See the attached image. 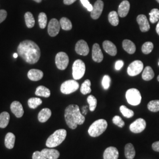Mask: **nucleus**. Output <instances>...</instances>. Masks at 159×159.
Masks as SVG:
<instances>
[{
  "label": "nucleus",
  "instance_id": "obj_1",
  "mask_svg": "<svg viewBox=\"0 0 159 159\" xmlns=\"http://www.w3.org/2000/svg\"><path fill=\"white\" fill-rule=\"evenodd\" d=\"M18 56L26 63L33 64L37 63L40 59L41 51L38 45L31 40H25L18 46Z\"/></svg>",
  "mask_w": 159,
  "mask_h": 159
},
{
  "label": "nucleus",
  "instance_id": "obj_2",
  "mask_svg": "<svg viewBox=\"0 0 159 159\" xmlns=\"http://www.w3.org/2000/svg\"><path fill=\"white\" fill-rule=\"evenodd\" d=\"M65 120L67 125L71 129H75L77 125H81L85 121V117L81 113L77 105L71 104L65 110Z\"/></svg>",
  "mask_w": 159,
  "mask_h": 159
},
{
  "label": "nucleus",
  "instance_id": "obj_3",
  "mask_svg": "<svg viewBox=\"0 0 159 159\" xmlns=\"http://www.w3.org/2000/svg\"><path fill=\"white\" fill-rule=\"evenodd\" d=\"M66 136L67 131L66 130H57L48 138L46 142V146L49 148H56L63 142Z\"/></svg>",
  "mask_w": 159,
  "mask_h": 159
},
{
  "label": "nucleus",
  "instance_id": "obj_4",
  "mask_svg": "<svg viewBox=\"0 0 159 159\" xmlns=\"http://www.w3.org/2000/svg\"><path fill=\"white\" fill-rule=\"evenodd\" d=\"M107 122L106 120H97L90 126L88 130L89 134L93 137L99 136L107 129Z\"/></svg>",
  "mask_w": 159,
  "mask_h": 159
},
{
  "label": "nucleus",
  "instance_id": "obj_5",
  "mask_svg": "<svg viewBox=\"0 0 159 159\" xmlns=\"http://www.w3.org/2000/svg\"><path fill=\"white\" fill-rule=\"evenodd\" d=\"M125 97L127 102L132 106H138L140 104L142 96L136 89H130L126 91Z\"/></svg>",
  "mask_w": 159,
  "mask_h": 159
},
{
  "label": "nucleus",
  "instance_id": "obj_6",
  "mask_svg": "<svg viewBox=\"0 0 159 159\" xmlns=\"http://www.w3.org/2000/svg\"><path fill=\"white\" fill-rule=\"evenodd\" d=\"M85 66L81 60H77L73 65V77L75 80L81 79L85 74Z\"/></svg>",
  "mask_w": 159,
  "mask_h": 159
},
{
  "label": "nucleus",
  "instance_id": "obj_7",
  "mask_svg": "<svg viewBox=\"0 0 159 159\" xmlns=\"http://www.w3.org/2000/svg\"><path fill=\"white\" fill-rule=\"evenodd\" d=\"M79 88V84L75 80L66 81L61 85L60 90L64 94H69L77 91Z\"/></svg>",
  "mask_w": 159,
  "mask_h": 159
},
{
  "label": "nucleus",
  "instance_id": "obj_8",
  "mask_svg": "<svg viewBox=\"0 0 159 159\" xmlns=\"http://www.w3.org/2000/svg\"><path fill=\"white\" fill-rule=\"evenodd\" d=\"M56 64L57 68L61 70H64L67 67L69 63L68 55L64 52L57 53L56 56Z\"/></svg>",
  "mask_w": 159,
  "mask_h": 159
},
{
  "label": "nucleus",
  "instance_id": "obj_9",
  "mask_svg": "<svg viewBox=\"0 0 159 159\" xmlns=\"http://www.w3.org/2000/svg\"><path fill=\"white\" fill-rule=\"evenodd\" d=\"M143 63L140 60H136L131 63L127 68V73L130 76H136L143 70Z\"/></svg>",
  "mask_w": 159,
  "mask_h": 159
},
{
  "label": "nucleus",
  "instance_id": "obj_10",
  "mask_svg": "<svg viewBox=\"0 0 159 159\" xmlns=\"http://www.w3.org/2000/svg\"><path fill=\"white\" fill-rule=\"evenodd\" d=\"M146 122L142 118L138 119L130 125V130L134 133H140L146 129Z\"/></svg>",
  "mask_w": 159,
  "mask_h": 159
},
{
  "label": "nucleus",
  "instance_id": "obj_11",
  "mask_svg": "<svg viewBox=\"0 0 159 159\" xmlns=\"http://www.w3.org/2000/svg\"><path fill=\"white\" fill-rule=\"evenodd\" d=\"M60 24L57 19H51L48 25V33L51 37H56L59 33L60 30Z\"/></svg>",
  "mask_w": 159,
  "mask_h": 159
},
{
  "label": "nucleus",
  "instance_id": "obj_12",
  "mask_svg": "<svg viewBox=\"0 0 159 159\" xmlns=\"http://www.w3.org/2000/svg\"><path fill=\"white\" fill-rule=\"evenodd\" d=\"M75 50L76 52L81 56H87L89 52V47L84 40H80L76 43Z\"/></svg>",
  "mask_w": 159,
  "mask_h": 159
},
{
  "label": "nucleus",
  "instance_id": "obj_13",
  "mask_svg": "<svg viewBox=\"0 0 159 159\" xmlns=\"http://www.w3.org/2000/svg\"><path fill=\"white\" fill-rule=\"evenodd\" d=\"M104 8V3L102 0H97L93 6L91 11V17L94 20H97L100 17Z\"/></svg>",
  "mask_w": 159,
  "mask_h": 159
},
{
  "label": "nucleus",
  "instance_id": "obj_14",
  "mask_svg": "<svg viewBox=\"0 0 159 159\" xmlns=\"http://www.w3.org/2000/svg\"><path fill=\"white\" fill-rule=\"evenodd\" d=\"M92 58L93 60L96 63H100L103 60V54L100 49V46L96 43L93 46L92 50Z\"/></svg>",
  "mask_w": 159,
  "mask_h": 159
},
{
  "label": "nucleus",
  "instance_id": "obj_15",
  "mask_svg": "<svg viewBox=\"0 0 159 159\" xmlns=\"http://www.w3.org/2000/svg\"><path fill=\"white\" fill-rule=\"evenodd\" d=\"M137 21L140 26V29L142 32H147L150 28L148 18L144 15H139L137 17Z\"/></svg>",
  "mask_w": 159,
  "mask_h": 159
},
{
  "label": "nucleus",
  "instance_id": "obj_16",
  "mask_svg": "<svg viewBox=\"0 0 159 159\" xmlns=\"http://www.w3.org/2000/svg\"><path fill=\"white\" fill-rule=\"evenodd\" d=\"M10 108L12 113L14 114L17 118L21 117L24 114V109L22 104L17 101H14L12 102Z\"/></svg>",
  "mask_w": 159,
  "mask_h": 159
},
{
  "label": "nucleus",
  "instance_id": "obj_17",
  "mask_svg": "<svg viewBox=\"0 0 159 159\" xmlns=\"http://www.w3.org/2000/svg\"><path fill=\"white\" fill-rule=\"evenodd\" d=\"M119 156V153L117 148L109 147L105 150L103 158L104 159H118Z\"/></svg>",
  "mask_w": 159,
  "mask_h": 159
},
{
  "label": "nucleus",
  "instance_id": "obj_18",
  "mask_svg": "<svg viewBox=\"0 0 159 159\" xmlns=\"http://www.w3.org/2000/svg\"><path fill=\"white\" fill-rule=\"evenodd\" d=\"M102 47L105 51L111 56H115L117 54V50L116 46L111 41L106 40L102 43Z\"/></svg>",
  "mask_w": 159,
  "mask_h": 159
},
{
  "label": "nucleus",
  "instance_id": "obj_19",
  "mask_svg": "<svg viewBox=\"0 0 159 159\" xmlns=\"http://www.w3.org/2000/svg\"><path fill=\"white\" fill-rule=\"evenodd\" d=\"M130 3L128 1H123L121 2L118 8V14L120 17H125L130 10Z\"/></svg>",
  "mask_w": 159,
  "mask_h": 159
},
{
  "label": "nucleus",
  "instance_id": "obj_20",
  "mask_svg": "<svg viewBox=\"0 0 159 159\" xmlns=\"http://www.w3.org/2000/svg\"><path fill=\"white\" fill-rule=\"evenodd\" d=\"M41 152L47 159H57L60 156V152L53 148H44Z\"/></svg>",
  "mask_w": 159,
  "mask_h": 159
},
{
  "label": "nucleus",
  "instance_id": "obj_21",
  "mask_svg": "<svg viewBox=\"0 0 159 159\" xmlns=\"http://www.w3.org/2000/svg\"><path fill=\"white\" fill-rule=\"evenodd\" d=\"M43 72L40 70L31 69L28 72V77L31 81H39L43 77Z\"/></svg>",
  "mask_w": 159,
  "mask_h": 159
},
{
  "label": "nucleus",
  "instance_id": "obj_22",
  "mask_svg": "<svg viewBox=\"0 0 159 159\" xmlns=\"http://www.w3.org/2000/svg\"><path fill=\"white\" fill-rule=\"evenodd\" d=\"M51 111L50 109L44 108L42 109L38 115V119L41 123H45L50 118Z\"/></svg>",
  "mask_w": 159,
  "mask_h": 159
},
{
  "label": "nucleus",
  "instance_id": "obj_23",
  "mask_svg": "<svg viewBox=\"0 0 159 159\" xmlns=\"http://www.w3.org/2000/svg\"><path fill=\"white\" fill-rule=\"evenodd\" d=\"M123 47L124 50L130 54H134L136 50L134 43L129 40H125L123 41Z\"/></svg>",
  "mask_w": 159,
  "mask_h": 159
},
{
  "label": "nucleus",
  "instance_id": "obj_24",
  "mask_svg": "<svg viewBox=\"0 0 159 159\" xmlns=\"http://www.w3.org/2000/svg\"><path fill=\"white\" fill-rule=\"evenodd\" d=\"M15 140H16L15 135L12 133H8L6 134L5 140H4L6 148L8 149L13 148L14 147Z\"/></svg>",
  "mask_w": 159,
  "mask_h": 159
},
{
  "label": "nucleus",
  "instance_id": "obj_25",
  "mask_svg": "<svg viewBox=\"0 0 159 159\" xmlns=\"http://www.w3.org/2000/svg\"><path fill=\"white\" fill-rule=\"evenodd\" d=\"M125 157L127 159H133L136 155V151L131 143H128L125 148Z\"/></svg>",
  "mask_w": 159,
  "mask_h": 159
},
{
  "label": "nucleus",
  "instance_id": "obj_26",
  "mask_svg": "<svg viewBox=\"0 0 159 159\" xmlns=\"http://www.w3.org/2000/svg\"><path fill=\"white\" fill-rule=\"evenodd\" d=\"M50 90L43 85L39 86L35 91V95L37 96L44 97L47 98L50 96Z\"/></svg>",
  "mask_w": 159,
  "mask_h": 159
},
{
  "label": "nucleus",
  "instance_id": "obj_27",
  "mask_svg": "<svg viewBox=\"0 0 159 159\" xmlns=\"http://www.w3.org/2000/svg\"><path fill=\"white\" fill-rule=\"evenodd\" d=\"M10 119V116L8 112L4 111L0 114V128H6L9 123Z\"/></svg>",
  "mask_w": 159,
  "mask_h": 159
},
{
  "label": "nucleus",
  "instance_id": "obj_28",
  "mask_svg": "<svg viewBox=\"0 0 159 159\" xmlns=\"http://www.w3.org/2000/svg\"><path fill=\"white\" fill-rule=\"evenodd\" d=\"M154 77L153 70L150 66H147L144 69L142 73L143 79L145 81H150Z\"/></svg>",
  "mask_w": 159,
  "mask_h": 159
},
{
  "label": "nucleus",
  "instance_id": "obj_29",
  "mask_svg": "<svg viewBox=\"0 0 159 159\" xmlns=\"http://www.w3.org/2000/svg\"><path fill=\"white\" fill-rule=\"evenodd\" d=\"M24 18L27 27L29 29L33 28L35 24V20L32 13L30 12H27L24 15Z\"/></svg>",
  "mask_w": 159,
  "mask_h": 159
},
{
  "label": "nucleus",
  "instance_id": "obj_30",
  "mask_svg": "<svg viewBox=\"0 0 159 159\" xmlns=\"http://www.w3.org/2000/svg\"><path fill=\"white\" fill-rule=\"evenodd\" d=\"M108 21L112 25L117 26L119 23L118 13L114 11L110 12L108 14Z\"/></svg>",
  "mask_w": 159,
  "mask_h": 159
},
{
  "label": "nucleus",
  "instance_id": "obj_31",
  "mask_svg": "<svg viewBox=\"0 0 159 159\" xmlns=\"http://www.w3.org/2000/svg\"><path fill=\"white\" fill-rule=\"evenodd\" d=\"M60 26L64 30L69 31L72 29V23L71 21L66 17H63L60 20Z\"/></svg>",
  "mask_w": 159,
  "mask_h": 159
},
{
  "label": "nucleus",
  "instance_id": "obj_32",
  "mask_svg": "<svg viewBox=\"0 0 159 159\" xmlns=\"http://www.w3.org/2000/svg\"><path fill=\"white\" fill-rule=\"evenodd\" d=\"M80 91L84 95L91 93V81H90V80H86L84 81V82L82 84V85L81 86Z\"/></svg>",
  "mask_w": 159,
  "mask_h": 159
},
{
  "label": "nucleus",
  "instance_id": "obj_33",
  "mask_svg": "<svg viewBox=\"0 0 159 159\" xmlns=\"http://www.w3.org/2000/svg\"><path fill=\"white\" fill-rule=\"evenodd\" d=\"M42 102H43L40 98H37V97L30 98L28 100L29 107L33 109L37 108L39 106H40L42 104Z\"/></svg>",
  "mask_w": 159,
  "mask_h": 159
},
{
  "label": "nucleus",
  "instance_id": "obj_34",
  "mask_svg": "<svg viewBox=\"0 0 159 159\" xmlns=\"http://www.w3.org/2000/svg\"><path fill=\"white\" fill-rule=\"evenodd\" d=\"M150 21L153 24L157 23L159 20V10L157 8H154L149 13Z\"/></svg>",
  "mask_w": 159,
  "mask_h": 159
},
{
  "label": "nucleus",
  "instance_id": "obj_35",
  "mask_svg": "<svg viewBox=\"0 0 159 159\" xmlns=\"http://www.w3.org/2000/svg\"><path fill=\"white\" fill-rule=\"evenodd\" d=\"M87 102L89 104V109L91 111H94L96 108L97 100L96 98L93 95H90L87 97Z\"/></svg>",
  "mask_w": 159,
  "mask_h": 159
},
{
  "label": "nucleus",
  "instance_id": "obj_36",
  "mask_svg": "<svg viewBox=\"0 0 159 159\" xmlns=\"http://www.w3.org/2000/svg\"><path fill=\"white\" fill-rule=\"evenodd\" d=\"M148 108L152 112H157L159 111V100H152L148 102Z\"/></svg>",
  "mask_w": 159,
  "mask_h": 159
},
{
  "label": "nucleus",
  "instance_id": "obj_37",
  "mask_svg": "<svg viewBox=\"0 0 159 159\" xmlns=\"http://www.w3.org/2000/svg\"><path fill=\"white\" fill-rule=\"evenodd\" d=\"M39 23L41 29H44L46 28L47 23V17L44 12H41L39 16Z\"/></svg>",
  "mask_w": 159,
  "mask_h": 159
},
{
  "label": "nucleus",
  "instance_id": "obj_38",
  "mask_svg": "<svg viewBox=\"0 0 159 159\" xmlns=\"http://www.w3.org/2000/svg\"><path fill=\"white\" fill-rule=\"evenodd\" d=\"M120 110L121 114L127 118H131L134 116V111L126 107L125 106H121L120 107Z\"/></svg>",
  "mask_w": 159,
  "mask_h": 159
},
{
  "label": "nucleus",
  "instance_id": "obj_39",
  "mask_svg": "<svg viewBox=\"0 0 159 159\" xmlns=\"http://www.w3.org/2000/svg\"><path fill=\"white\" fill-rule=\"evenodd\" d=\"M153 44L152 42L145 43L142 47V50L144 54H148L153 49Z\"/></svg>",
  "mask_w": 159,
  "mask_h": 159
},
{
  "label": "nucleus",
  "instance_id": "obj_40",
  "mask_svg": "<svg viewBox=\"0 0 159 159\" xmlns=\"http://www.w3.org/2000/svg\"><path fill=\"white\" fill-rule=\"evenodd\" d=\"M110 82H111V79L109 75H106L103 77L102 80V85L104 89L105 90L108 89L110 85Z\"/></svg>",
  "mask_w": 159,
  "mask_h": 159
},
{
  "label": "nucleus",
  "instance_id": "obj_41",
  "mask_svg": "<svg viewBox=\"0 0 159 159\" xmlns=\"http://www.w3.org/2000/svg\"><path fill=\"white\" fill-rule=\"evenodd\" d=\"M113 122L114 125L119 126L120 128L123 127L125 125V121L119 116H116L114 117Z\"/></svg>",
  "mask_w": 159,
  "mask_h": 159
},
{
  "label": "nucleus",
  "instance_id": "obj_42",
  "mask_svg": "<svg viewBox=\"0 0 159 159\" xmlns=\"http://www.w3.org/2000/svg\"><path fill=\"white\" fill-rule=\"evenodd\" d=\"M80 1L83 6H84L89 11L91 12L93 10V6L89 2V0H80Z\"/></svg>",
  "mask_w": 159,
  "mask_h": 159
},
{
  "label": "nucleus",
  "instance_id": "obj_43",
  "mask_svg": "<svg viewBox=\"0 0 159 159\" xmlns=\"http://www.w3.org/2000/svg\"><path fill=\"white\" fill-rule=\"evenodd\" d=\"M32 159H47L46 158V157L41 153V152H39V151H36L35 152L33 156H32Z\"/></svg>",
  "mask_w": 159,
  "mask_h": 159
},
{
  "label": "nucleus",
  "instance_id": "obj_44",
  "mask_svg": "<svg viewBox=\"0 0 159 159\" xmlns=\"http://www.w3.org/2000/svg\"><path fill=\"white\" fill-rule=\"evenodd\" d=\"M7 12L4 10H0V23H2L7 18Z\"/></svg>",
  "mask_w": 159,
  "mask_h": 159
},
{
  "label": "nucleus",
  "instance_id": "obj_45",
  "mask_svg": "<svg viewBox=\"0 0 159 159\" xmlns=\"http://www.w3.org/2000/svg\"><path fill=\"white\" fill-rule=\"evenodd\" d=\"M124 66V62L122 60H118L115 64V68L117 70H120Z\"/></svg>",
  "mask_w": 159,
  "mask_h": 159
},
{
  "label": "nucleus",
  "instance_id": "obj_46",
  "mask_svg": "<svg viewBox=\"0 0 159 159\" xmlns=\"http://www.w3.org/2000/svg\"><path fill=\"white\" fill-rule=\"evenodd\" d=\"M152 148L155 152H159V141L153 143L152 144Z\"/></svg>",
  "mask_w": 159,
  "mask_h": 159
},
{
  "label": "nucleus",
  "instance_id": "obj_47",
  "mask_svg": "<svg viewBox=\"0 0 159 159\" xmlns=\"http://www.w3.org/2000/svg\"><path fill=\"white\" fill-rule=\"evenodd\" d=\"M76 0H64V4L66 5H71L73 4Z\"/></svg>",
  "mask_w": 159,
  "mask_h": 159
},
{
  "label": "nucleus",
  "instance_id": "obj_48",
  "mask_svg": "<svg viewBox=\"0 0 159 159\" xmlns=\"http://www.w3.org/2000/svg\"><path fill=\"white\" fill-rule=\"evenodd\" d=\"M87 107H88V106H84V107H83V112H82V114H83V115H86L87 113Z\"/></svg>",
  "mask_w": 159,
  "mask_h": 159
},
{
  "label": "nucleus",
  "instance_id": "obj_49",
  "mask_svg": "<svg viewBox=\"0 0 159 159\" xmlns=\"http://www.w3.org/2000/svg\"><path fill=\"white\" fill-rule=\"evenodd\" d=\"M156 32H157V33L159 34V21L157 23V26H156Z\"/></svg>",
  "mask_w": 159,
  "mask_h": 159
},
{
  "label": "nucleus",
  "instance_id": "obj_50",
  "mask_svg": "<svg viewBox=\"0 0 159 159\" xmlns=\"http://www.w3.org/2000/svg\"><path fill=\"white\" fill-rule=\"evenodd\" d=\"M18 56V53H14V54H13V57H14L15 58H17V57Z\"/></svg>",
  "mask_w": 159,
  "mask_h": 159
},
{
  "label": "nucleus",
  "instance_id": "obj_51",
  "mask_svg": "<svg viewBox=\"0 0 159 159\" xmlns=\"http://www.w3.org/2000/svg\"><path fill=\"white\" fill-rule=\"evenodd\" d=\"M34 1H35V2H38V3H40L41 2V1L42 0H34Z\"/></svg>",
  "mask_w": 159,
  "mask_h": 159
},
{
  "label": "nucleus",
  "instance_id": "obj_52",
  "mask_svg": "<svg viewBox=\"0 0 159 159\" xmlns=\"http://www.w3.org/2000/svg\"><path fill=\"white\" fill-rule=\"evenodd\" d=\"M157 80L159 81V75H158V77H157Z\"/></svg>",
  "mask_w": 159,
  "mask_h": 159
},
{
  "label": "nucleus",
  "instance_id": "obj_53",
  "mask_svg": "<svg viewBox=\"0 0 159 159\" xmlns=\"http://www.w3.org/2000/svg\"><path fill=\"white\" fill-rule=\"evenodd\" d=\"M156 1H157V2L159 3V0H156Z\"/></svg>",
  "mask_w": 159,
  "mask_h": 159
},
{
  "label": "nucleus",
  "instance_id": "obj_54",
  "mask_svg": "<svg viewBox=\"0 0 159 159\" xmlns=\"http://www.w3.org/2000/svg\"></svg>",
  "mask_w": 159,
  "mask_h": 159
}]
</instances>
